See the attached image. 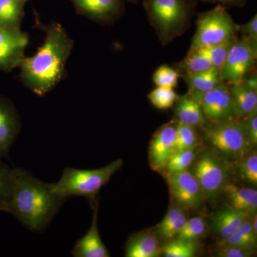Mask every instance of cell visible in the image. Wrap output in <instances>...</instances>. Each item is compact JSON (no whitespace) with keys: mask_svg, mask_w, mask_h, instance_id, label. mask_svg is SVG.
<instances>
[{"mask_svg":"<svg viewBox=\"0 0 257 257\" xmlns=\"http://www.w3.org/2000/svg\"><path fill=\"white\" fill-rule=\"evenodd\" d=\"M21 128V118L14 104L0 96V160H9L10 149Z\"/></svg>","mask_w":257,"mask_h":257,"instance_id":"obj_13","label":"cell"},{"mask_svg":"<svg viewBox=\"0 0 257 257\" xmlns=\"http://www.w3.org/2000/svg\"><path fill=\"white\" fill-rule=\"evenodd\" d=\"M179 77L183 79L190 92H207L225 82L221 78L220 72L215 68L197 73L180 74Z\"/></svg>","mask_w":257,"mask_h":257,"instance_id":"obj_20","label":"cell"},{"mask_svg":"<svg viewBox=\"0 0 257 257\" xmlns=\"http://www.w3.org/2000/svg\"><path fill=\"white\" fill-rule=\"evenodd\" d=\"M162 248L156 235L141 233L130 237L125 247L126 257H157L162 254Z\"/></svg>","mask_w":257,"mask_h":257,"instance_id":"obj_19","label":"cell"},{"mask_svg":"<svg viewBox=\"0 0 257 257\" xmlns=\"http://www.w3.org/2000/svg\"><path fill=\"white\" fill-rule=\"evenodd\" d=\"M202 127L206 140L226 156L238 160L247 155L252 146L241 119L219 123L207 121Z\"/></svg>","mask_w":257,"mask_h":257,"instance_id":"obj_6","label":"cell"},{"mask_svg":"<svg viewBox=\"0 0 257 257\" xmlns=\"http://www.w3.org/2000/svg\"><path fill=\"white\" fill-rule=\"evenodd\" d=\"M125 2H128V3H133V4H138L141 0H124Z\"/></svg>","mask_w":257,"mask_h":257,"instance_id":"obj_40","label":"cell"},{"mask_svg":"<svg viewBox=\"0 0 257 257\" xmlns=\"http://www.w3.org/2000/svg\"><path fill=\"white\" fill-rule=\"evenodd\" d=\"M77 14L102 26L112 25L124 15V0H69Z\"/></svg>","mask_w":257,"mask_h":257,"instance_id":"obj_10","label":"cell"},{"mask_svg":"<svg viewBox=\"0 0 257 257\" xmlns=\"http://www.w3.org/2000/svg\"><path fill=\"white\" fill-rule=\"evenodd\" d=\"M177 96L172 88L157 87L148 94L147 97L155 107L167 109L175 104Z\"/></svg>","mask_w":257,"mask_h":257,"instance_id":"obj_33","label":"cell"},{"mask_svg":"<svg viewBox=\"0 0 257 257\" xmlns=\"http://www.w3.org/2000/svg\"><path fill=\"white\" fill-rule=\"evenodd\" d=\"M239 32L257 40V15H255L248 23L239 25Z\"/></svg>","mask_w":257,"mask_h":257,"instance_id":"obj_37","label":"cell"},{"mask_svg":"<svg viewBox=\"0 0 257 257\" xmlns=\"http://www.w3.org/2000/svg\"><path fill=\"white\" fill-rule=\"evenodd\" d=\"M256 234L251 225V219L248 218L227 239L219 241V245L234 246L254 249L256 247Z\"/></svg>","mask_w":257,"mask_h":257,"instance_id":"obj_24","label":"cell"},{"mask_svg":"<svg viewBox=\"0 0 257 257\" xmlns=\"http://www.w3.org/2000/svg\"><path fill=\"white\" fill-rule=\"evenodd\" d=\"M237 39L238 36L236 35V36L231 37L227 41L219 44V45L198 50L201 51L203 54L209 57L212 63L213 67L221 72L226 56Z\"/></svg>","mask_w":257,"mask_h":257,"instance_id":"obj_31","label":"cell"},{"mask_svg":"<svg viewBox=\"0 0 257 257\" xmlns=\"http://www.w3.org/2000/svg\"><path fill=\"white\" fill-rule=\"evenodd\" d=\"M199 0H143L147 20L163 46L182 36L191 26Z\"/></svg>","mask_w":257,"mask_h":257,"instance_id":"obj_3","label":"cell"},{"mask_svg":"<svg viewBox=\"0 0 257 257\" xmlns=\"http://www.w3.org/2000/svg\"><path fill=\"white\" fill-rule=\"evenodd\" d=\"M30 37L21 30L0 28V69L11 71L18 67L25 57Z\"/></svg>","mask_w":257,"mask_h":257,"instance_id":"obj_12","label":"cell"},{"mask_svg":"<svg viewBox=\"0 0 257 257\" xmlns=\"http://www.w3.org/2000/svg\"><path fill=\"white\" fill-rule=\"evenodd\" d=\"M179 72L167 64H163L155 71L152 79L157 87L174 89L178 84Z\"/></svg>","mask_w":257,"mask_h":257,"instance_id":"obj_34","label":"cell"},{"mask_svg":"<svg viewBox=\"0 0 257 257\" xmlns=\"http://www.w3.org/2000/svg\"><path fill=\"white\" fill-rule=\"evenodd\" d=\"M176 126L175 123H168L154 135L149 153L150 165L153 170H163L167 160L175 152Z\"/></svg>","mask_w":257,"mask_h":257,"instance_id":"obj_14","label":"cell"},{"mask_svg":"<svg viewBox=\"0 0 257 257\" xmlns=\"http://www.w3.org/2000/svg\"><path fill=\"white\" fill-rule=\"evenodd\" d=\"M167 184L174 200L182 207H199L204 199L197 179L188 170L167 175Z\"/></svg>","mask_w":257,"mask_h":257,"instance_id":"obj_11","label":"cell"},{"mask_svg":"<svg viewBox=\"0 0 257 257\" xmlns=\"http://www.w3.org/2000/svg\"><path fill=\"white\" fill-rule=\"evenodd\" d=\"M222 192L231 207L247 214L251 218L256 214L257 192L255 189L226 184L223 187Z\"/></svg>","mask_w":257,"mask_h":257,"instance_id":"obj_18","label":"cell"},{"mask_svg":"<svg viewBox=\"0 0 257 257\" xmlns=\"http://www.w3.org/2000/svg\"><path fill=\"white\" fill-rule=\"evenodd\" d=\"M14 168L0 160V211L7 212L8 209L13 192Z\"/></svg>","mask_w":257,"mask_h":257,"instance_id":"obj_27","label":"cell"},{"mask_svg":"<svg viewBox=\"0 0 257 257\" xmlns=\"http://www.w3.org/2000/svg\"><path fill=\"white\" fill-rule=\"evenodd\" d=\"M195 16L197 29L188 52L219 45L239 32V25L220 5L209 11L196 13Z\"/></svg>","mask_w":257,"mask_h":257,"instance_id":"obj_5","label":"cell"},{"mask_svg":"<svg viewBox=\"0 0 257 257\" xmlns=\"http://www.w3.org/2000/svg\"><path fill=\"white\" fill-rule=\"evenodd\" d=\"M185 213L179 208L170 209L157 226V233L160 237L167 241L175 239L187 221Z\"/></svg>","mask_w":257,"mask_h":257,"instance_id":"obj_23","label":"cell"},{"mask_svg":"<svg viewBox=\"0 0 257 257\" xmlns=\"http://www.w3.org/2000/svg\"><path fill=\"white\" fill-rule=\"evenodd\" d=\"M121 159L95 170H78L66 167L58 182L51 184L52 191L59 198L67 200L71 197H82L87 199L91 207L98 204L96 196L111 177L122 167Z\"/></svg>","mask_w":257,"mask_h":257,"instance_id":"obj_4","label":"cell"},{"mask_svg":"<svg viewBox=\"0 0 257 257\" xmlns=\"http://www.w3.org/2000/svg\"><path fill=\"white\" fill-rule=\"evenodd\" d=\"M197 243L175 238L162 247V254L166 257H193L197 253Z\"/></svg>","mask_w":257,"mask_h":257,"instance_id":"obj_28","label":"cell"},{"mask_svg":"<svg viewBox=\"0 0 257 257\" xmlns=\"http://www.w3.org/2000/svg\"><path fill=\"white\" fill-rule=\"evenodd\" d=\"M188 92L200 104L203 112L209 122H224L240 119L227 83L224 82L205 92Z\"/></svg>","mask_w":257,"mask_h":257,"instance_id":"obj_9","label":"cell"},{"mask_svg":"<svg viewBox=\"0 0 257 257\" xmlns=\"http://www.w3.org/2000/svg\"><path fill=\"white\" fill-rule=\"evenodd\" d=\"M66 201L56 195L51 184L42 182L25 169L15 167L13 192L7 212L25 227L43 232Z\"/></svg>","mask_w":257,"mask_h":257,"instance_id":"obj_2","label":"cell"},{"mask_svg":"<svg viewBox=\"0 0 257 257\" xmlns=\"http://www.w3.org/2000/svg\"><path fill=\"white\" fill-rule=\"evenodd\" d=\"M253 249L234 246L219 245L216 256L220 257H248L253 256Z\"/></svg>","mask_w":257,"mask_h":257,"instance_id":"obj_36","label":"cell"},{"mask_svg":"<svg viewBox=\"0 0 257 257\" xmlns=\"http://www.w3.org/2000/svg\"><path fill=\"white\" fill-rule=\"evenodd\" d=\"M250 143L252 146L257 144V109L241 118Z\"/></svg>","mask_w":257,"mask_h":257,"instance_id":"obj_35","label":"cell"},{"mask_svg":"<svg viewBox=\"0 0 257 257\" xmlns=\"http://www.w3.org/2000/svg\"><path fill=\"white\" fill-rule=\"evenodd\" d=\"M45 32V40L36 53L25 56L18 66L25 87L39 96L46 95L64 78L74 47L73 40L60 24H50Z\"/></svg>","mask_w":257,"mask_h":257,"instance_id":"obj_1","label":"cell"},{"mask_svg":"<svg viewBox=\"0 0 257 257\" xmlns=\"http://www.w3.org/2000/svg\"><path fill=\"white\" fill-rule=\"evenodd\" d=\"M202 3L220 5L226 9L229 8H242L246 4L247 0H199Z\"/></svg>","mask_w":257,"mask_h":257,"instance_id":"obj_38","label":"cell"},{"mask_svg":"<svg viewBox=\"0 0 257 257\" xmlns=\"http://www.w3.org/2000/svg\"><path fill=\"white\" fill-rule=\"evenodd\" d=\"M207 231V221L203 216H195L187 219V222L176 238L197 241L202 238Z\"/></svg>","mask_w":257,"mask_h":257,"instance_id":"obj_32","label":"cell"},{"mask_svg":"<svg viewBox=\"0 0 257 257\" xmlns=\"http://www.w3.org/2000/svg\"><path fill=\"white\" fill-rule=\"evenodd\" d=\"M237 175L243 181L256 186L257 154L256 152L247 154L236 161Z\"/></svg>","mask_w":257,"mask_h":257,"instance_id":"obj_30","label":"cell"},{"mask_svg":"<svg viewBox=\"0 0 257 257\" xmlns=\"http://www.w3.org/2000/svg\"><path fill=\"white\" fill-rule=\"evenodd\" d=\"M195 149L173 152L164 167L166 175H174L188 170L195 158Z\"/></svg>","mask_w":257,"mask_h":257,"instance_id":"obj_26","label":"cell"},{"mask_svg":"<svg viewBox=\"0 0 257 257\" xmlns=\"http://www.w3.org/2000/svg\"><path fill=\"white\" fill-rule=\"evenodd\" d=\"M199 143L196 127L177 122L175 152L195 149Z\"/></svg>","mask_w":257,"mask_h":257,"instance_id":"obj_29","label":"cell"},{"mask_svg":"<svg viewBox=\"0 0 257 257\" xmlns=\"http://www.w3.org/2000/svg\"><path fill=\"white\" fill-rule=\"evenodd\" d=\"M27 2L29 1V0H26Z\"/></svg>","mask_w":257,"mask_h":257,"instance_id":"obj_41","label":"cell"},{"mask_svg":"<svg viewBox=\"0 0 257 257\" xmlns=\"http://www.w3.org/2000/svg\"><path fill=\"white\" fill-rule=\"evenodd\" d=\"M228 84L240 119L257 109V92L250 90L242 82Z\"/></svg>","mask_w":257,"mask_h":257,"instance_id":"obj_21","label":"cell"},{"mask_svg":"<svg viewBox=\"0 0 257 257\" xmlns=\"http://www.w3.org/2000/svg\"><path fill=\"white\" fill-rule=\"evenodd\" d=\"M256 59L257 40L241 35L226 56L221 69V78L229 84L241 82L245 75L254 68Z\"/></svg>","mask_w":257,"mask_h":257,"instance_id":"obj_7","label":"cell"},{"mask_svg":"<svg viewBox=\"0 0 257 257\" xmlns=\"http://www.w3.org/2000/svg\"><path fill=\"white\" fill-rule=\"evenodd\" d=\"M191 173L200 186L204 199L215 202L226 184L227 169L224 162L213 152L207 151L198 159Z\"/></svg>","mask_w":257,"mask_h":257,"instance_id":"obj_8","label":"cell"},{"mask_svg":"<svg viewBox=\"0 0 257 257\" xmlns=\"http://www.w3.org/2000/svg\"><path fill=\"white\" fill-rule=\"evenodd\" d=\"M249 217L231 206H225L216 211L211 219L213 231L220 241L227 239Z\"/></svg>","mask_w":257,"mask_h":257,"instance_id":"obj_16","label":"cell"},{"mask_svg":"<svg viewBox=\"0 0 257 257\" xmlns=\"http://www.w3.org/2000/svg\"><path fill=\"white\" fill-rule=\"evenodd\" d=\"M175 104V117L177 123L197 128L202 127L207 122L202 106L190 93L177 96Z\"/></svg>","mask_w":257,"mask_h":257,"instance_id":"obj_17","label":"cell"},{"mask_svg":"<svg viewBox=\"0 0 257 257\" xmlns=\"http://www.w3.org/2000/svg\"><path fill=\"white\" fill-rule=\"evenodd\" d=\"M26 0H0V28L20 30Z\"/></svg>","mask_w":257,"mask_h":257,"instance_id":"obj_22","label":"cell"},{"mask_svg":"<svg viewBox=\"0 0 257 257\" xmlns=\"http://www.w3.org/2000/svg\"><path fill=\"white\" fill-rule=\"evenodd\" d=\"M92 224L86 234L76 241L72 255L74 257L110 256L105 245L101 241L97 226L98 204L92 207Z\"/></svg>","mask_w":257,"mask_h":257,"instance_id":"obj_15","label":"cell"},{"mask_svg":"<svg viewBox=\"0 0 257 257\" xmlns=\"http://www.w3.org/2000/svg\"><path fill=\"white\" fill-rule=\"evenodd\" d=\"M176 67L179 74L197 73L214 68L209 57L199 50L187 52L184 60L176 64Z\"/></svg>","mask_w":257,"mask_h":257,"instance_id":"obj_25","label":"cell"},{"mask_svg":"<svg viewBox=\"0 0 257 257\" xmlns=\"http://www.w3.org/2000/svg\"><path fill=\"white\" fill-rule=\"evenodd\" d=\"M243 84L250 90L257 92V75L256 69L253 68L243 77L241 81Z\"/></svg>","mask_w":257,"mask_h":257,"instance_id":"obj_39","label":"cell"}]
</instances>
